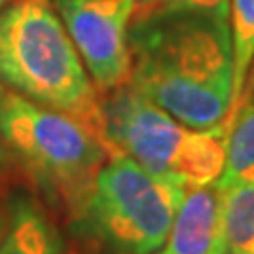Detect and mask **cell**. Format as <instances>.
<instances>
[{
  "label": "cell",
  "instance_id": "cell-1",
  "mask_svg": "<svg viewBox=\"0 0 254 254\" xmlns=\"http://www.w3.org/2000/svg\"><path fill=\"white\" fill-rule=\"evenodd\" d=\"M131 85L189 127L210 129L233 104L235 55L227 13H170L131 23Z\"/></svg>",
  "mask_w": 254,
  "mask_h": 254
},
{
  "label": "cell",
  "instance_id": "cell-2",
  "mask_svg": "<svg viewBox=\"0 0 254 254\" xmlns=\"http://www.w3.org/2000/svg\"><path fill=\"white\" fill-rule=\"evenodd\" d=\"M0 85L108 140L102 98L53 0H13L0 11Z\"/></svg>",
  "mask_w": 254,
  "mask_h": 254
},
{
  "label": "cell",
  "instance_id": "cell-3",
  "mask_svg": "<svg viewBox=\"0 0 254 254\" xmlns=\"http://www.w3.org/2000/svg\"><path fill=\"white\" fill-rule=\"evenodd\" d=\"M106 136L117 153L159 178L195 189L220 178L227 161L229 121L195 129L153 104L131 83L104 93Z\"/></svg>",
  "mask_w": 254,
  "mask_h": 254
},
{
  "label": "cell",
  "instance_id": "cell-4",
  "mask_svg": "<svg viewBox=\"0 0 254 254\" xmlns=\"http://www.w3.org/2000/svg\"><path fill=\"white\" fill-rule=\"evenodd\" d=\"M0 140L41 185L76 216L98 172L121 155L83 121L0 85Z\"/></svg>",
  "mask_w": 254,
  "mask_h": 254
},
{
  "label": "cell",
  "instance_id": "cell-5",
  "mask_svg": "<svg viewBox=\"0 0 254 254\" xmlns=\"http://www.w3.org/2000/svg\"><path fill=\"white\" fill-rule=\"evenodd\" d=\"M187 189L127 155L102 165L76 218L115 254H153L168 240Z\"/></svg>",
  "mask_w": 254,
  "mask_h": 254
},
{
  "label": "cell",
  "instance_id": "cell-6",
  "mask_svg": "<svg viewBox=\"0 0 254 254\" xmlns=\"http://www.w3.org/2000/svg\"><path fill=\"white\" fill-rule=\"evenodd\" d=\"M53 4L98 93L129 83L136 0H53Z\"/></svg>",
  "mask_w": 254,
  "mask_h": 254
},
{
  "label": "cell",
  "instance_id": "cell-7",
  "mask_svg": "<svg viewBox=\"0 0 254 254\" xmlns=\"http://www.w3.org/2000/svg\"><path fill=\"white\" fill-rule=\"evenodd\" d=\"M153 254H225L222 190L216 182L187 189L168 240Z\"/></svg>",
  "mask_w": 254,
  "mask_h": 254
},
{
  "label": "cell",
  "instance_id": "cell-8",
  "mask_svg": "<svg viewBox=\"0 0 254 254\" xmlns=\"http://www.w3.org/2000/svg\"><path fill=\"white\" fill-rule=\"evenodd\" d=\"M0 254H62V240L45 210L30 195L17 193L0 227Z\"/></svg>",
  "mask_w": 254,
  "mask_h": 254
},
{
  "label": "cell",
  "instance_id": "cell-9",
  "mask_svg": "<svg viewBox=\"0 0 254 254\" xmlns=\"http://www.w3.org/2000/svg\"><path fill=\"white\" fill-rule=\"evenodd\" d=\"M225 119L229 121V140L225 170L216 180L220 190L254 180V78L244 85Z\"/></svg>",
  "mask_w": 254,
  "mask_h": 254
},
{
  "label": "cell",
  "instance_id": "cell-10",
  "mask_svg": "<svg viewBox=\"0 0 254 254\" xmlns=\"http://www.w3.org/2000/svg\"><path fill=\"white\" fill-rule=\"evenodd\" d=\"M225 254H254V180L222 190Z\"/></svg>",
  "mask_w": 254,
  "mask_h": 254
},
{
  "label": "cell",
  "instance_id": "cell-11",
  "mask_svg": "<svg viewBox=\"0 0 254 254\" xmlns=\"http://www.w3.org/2000/svg\"><path fill=\"white\" fill-rule=\"evenodd\" d=\"M229 21L235 55V102L248 81V70L254 62V0H229Z\"/></svg>",
  "mask_w": 254,
  "mask_h": 254
},
{
  "label": "cell",
  "instance_id": "cell-12",
  "mask_svg": "<svg viewBox=\"0 0 254 254\" xmlns=\"http://www.w3.org/2000/svg\"><path fill=\"white\" fill-rule=\"evenodd\" d=\"M187 11H203V13H227L229 0H136L133 21H146L170 13H187Z\"/></svg>",
  "mask_w": 254,
  "mask_h": 254
},
{
  "label": "cell",
  "instance_id": "cell-13",
  "mask_svg": "<svg viewBox=\"0 0 254 254\" xmlns=\"http://www.w3.org/2000/svg\"><path fill=\"white\" fill-rule=\"evenodd\" d=\"M9 161H11V153H9V148L4 146V142L0 140V176H2L4 170L9 168Z\"/></svg>",
  "mask_w": 254,
  "mask_h": 254
},
{
  "label": "cell",
  "instance_id": "cell-14",
  "mask_svg": "<svg viewBox=\"0 0 254 254\" xmlns=\"http://www.w3.org/2000/svg\"><path fill=\"white\" fill-rule=\"evenodd\" d=\"M11 2H13V0H0V11H2L6 4H11Z\"/></svg>",
  "mask_w": 254,
  "mask_h": 254
},
{
  "label": "cell",
  "instance_id": "cell-15",
  "mask_svg": "<svg viewBox=\"0 0 254 254\" xmlns=\"http://www.w3.org/2000/svg\"><path fill=\"white\" fill-rule=\"evenodd\" d=\"M0 227H2V222H0Z\"/></svg>",
  "mask_w": 254,
  "mask_h": 254
}]
</instances>
